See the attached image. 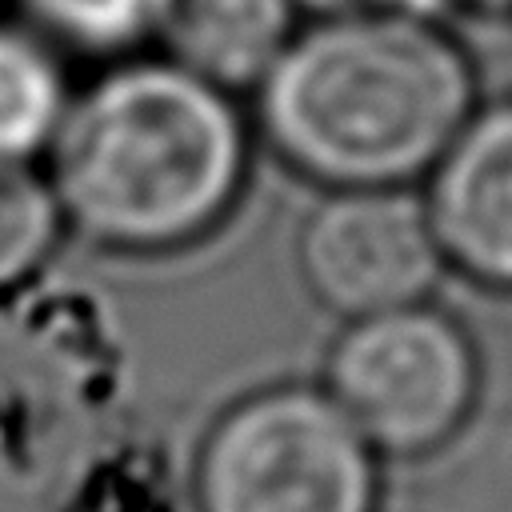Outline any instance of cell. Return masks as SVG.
<instances>
[{
	"instance_id": "cell-11",
	"label": "cell",
	"mask_w": 512,
	"mask_h": 512,
	"mask_svg": "<svg viewBox=\"0 0 512 512\" xmlns=\"http://www.w3.org/2000/svg\"><path fill=\"white\" fill-rule=\"evenodd\" d=\"M428 8L440 12H460V16H476V20H496V16H512V0H428Z\"/></svg>"
},
{
	"instance_id": "cell-10",
	"label": "cell",
	"mask_w": 512,
	"mask_h": 512,
	"mask_svg": "<svg viewBox=\"0 0 512 512\" xmlns=\"http://www.w3.org/2000/svg\"><path fill=\"white\" fill-rule=\"evenodd\" d=\"M24 20L56 48L128 56L152 32L156 0H16Z\"/></svg>"
},
{
	"instance_id": "cell-8",
	"label": "cell",
	"mask_w": 512,
	"mask_h": 512,
	"mask_svg": "<svg viewBox=\"0 0 512 512\" xmlns=\"http://www.w3.org/2000/svg\"><path fill=\"white\" fill-rule=\"evenodd\" d=\"M68 104L60 48L32 24L0 20V160L40 164Z\"/></svg>"
},
{
	"instance_id": "cell-7",
	"label": "cell",
	"mask_w": 512,
	"mask_h": 512,
	"mask_svg": "<svg viewBox=\"0 0 512 512\" xmlns=\"http://www.w3.org/2000/svg\"><path fill=\"white\" fill-rule=\"evenodd\" d=\"M304 24V0H156L152 32L160 56L228 88L256 92Z\"/></svg>"
},
{
	"instance_id": "cell-9",
	"label": "cell",
	"mask_w": 512,
	"mask_h": 512,
	"mask_svg": "<svg viewBox=\"0 0 512 512\" xmlns=\"http://www.w3.org/2000/svg\"><path fill=\"white\" fill-rule=\"evenodd\" d=\"M68 232L40 164L0 160V296L28 284Z\"/></svg>"
},
{
	"instance_id": "cell-1",
	"label": "cell",
	"mask_w": 512,
	"mask_h": 512,
	"mask_svg": "<svg viewBox=\"0 0 512 512\" xmlns=\"http://www.w3.org/2000/svg\"><path fill=\"white\" fill-rule=\"evenodd\" d=\"M476 104V64L436 12L336 8L256 84V128L320 188H416Z\"/></svg>"
},
{
	"instance_id": "cell-5",
	"label": "cell",
	"mask_w": 512,
	"mask_h": 512,
	"mask_svg": "<svg viewBox=\"0 0 512 512\" xmlns=\"http://www.w3.org/2000/svg\"><path fill=\"white\" fill-rule=\"evenodd\" d=\"M296 264L308 292L336 316L420 304L448 268L420 188H324L304 216Z\"/></svg>"
},
{
	"instance_id": "cell-4",
	"label": "cell",
	"mask_w": 512,
	"mask_h": 512,
	"mask_svg": "<svg viewBox=\"0 0 512 512\" xmlns=\"http://www.w3.org/2000/svg\"><path fill=\"white\" fill-rule=\"evenodd\" d=\"M324 388L376 452L424 456L464 428L480 360L464 324L420 300L348 320L328 348Z\"/></svg>"
},
{
	"instance_id": "cell-2",
	"label": "cell",
	"mask_w": 512,
	"mask_h": 512,
	"mask_svg": "<svg viewBox=\"0 0 512 512\" xmlns=\"http://www.w3.org/2000/svg\"><path fill=\"white\" fill-rule=\"evenodd\" d=\"M68 232L164 256L212 236L244 196L252 124L236 92L168 56H132L72 92L40 160Z\"/></svg>"
},
{
	"instance_id": "cell-6",
	"label": "cell",
	"mask_w": 512,
	"mask_h": 512,
	"mask_svg": "<svg viewBox=\"0 0 512 512\" xmlns=\"http://www.w3.org/2000/svg\"><path fill=\"white\" fill-rule=\"evenodd\" d=\"M420 196L448 268L512 296V96L476 104Z\"/></svg>"
},
{
	"instance_id": "cell-3",
	"label": "cell",
	"mask_w": 512,
	"mask_h": 512,
	"mask_svg": "<svg viewBox=\"0 0 512 512\" xmlns=\"http://www.w3.org/2000/svg\"><path fill=\"white\" fill-rule=\"evenodd\" d=\"M376 448L328 388L280 384L232 404L196 464L200 512H376Z\"/></svg>"
}]
</instances>
